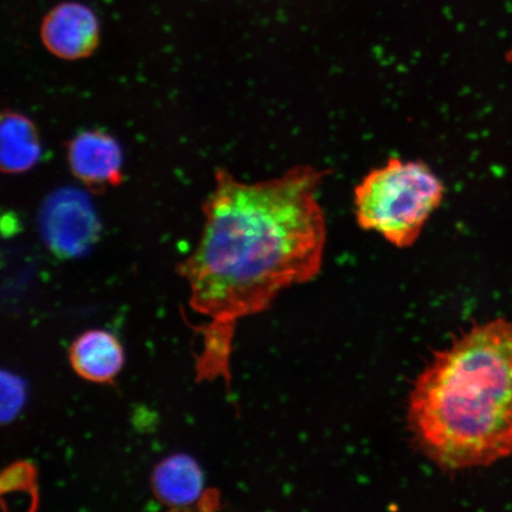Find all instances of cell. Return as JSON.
I'll return each instance as SVG.
<instances>
[{
    "label": "cell",
    "instance_id": "cell-1",
    "mask_svg": "<svg viewBox=\"0 0 512 512\" xmlns=\"http://www.w3.org/2000/svg\"><path fill=\"white\" fill-rule=\"evenodd\" d=\"M328 175L298 165L268 181L243 183L217 171L200 243L181 265L191 306L232 324L267 309L285 288L315 278L326 242L317 195Z\"/></svg>",
    "mask_w": 512,
    "mask_h": 512
},
{
    "label": "cell",
    "instance_id": "cell-2",
    "mask_svg": "<svg viewBox=\"0 0 512 512\" xmlns=\"http://www.w3.org/2000/svg\"><path fill=\"white\" fill-rule=\"evenodd\" d=\"M409 426L445 470L512 454V323L478 325L435 355L409 399Z\"/></svg>",
    "mask_w": 512,
    "mask_h": 512
},
{
    "label": "cell",
    "instance_id": "cell-3",
    "mask_svg": "<svg viewBox=\"0 0 512 512\" xmlns=\"http://www.w3.org/2000/svg\"><path fill=\"white\" fill-rule=\"evenodd\" d=\"M444 195V184L430 166L420 160L390 158L355 188L356 221L396 247H411Z\"/></svg>",
    "mask_w": 512,
    "mask_h": 512
},
{
    "label": "cell",
    "instance_id": "cell-4",
    "mask_svg": "<svg viewBox=\"0 0 512 512\" xmlns=\"http://www.w3.org/2000/svg\"><path fill=\"white\" fill-rule=\"evenodd\" d=\"M41 229L51 251L62 258H76L94 245L99 224L85 196L63 190L44 204Z\"/></svg>",
    "mask_w": 512,
    "mask_h": 512
},
{
    "label": "cell",
    "instance_id": "cell-5",
    "mask_svg": "<svg viewBox=\"0 0 512 512\" xmlns=\"http://www.w3.org/2000/svg\"><path fill=\"white\" fill-rule=\"evenodd\" d=\"M41 38L44 47L59 59H85L99 46V19L87 5L61 3L44 17Z\"/></svg>",
    "mask_w": 512,
    "mask_h": 512
},
{
    "label": "cell",
    "instance_id": "cell-6",
    "mask_svg": "<svg viewBox=\"0 0 512 512\" xmlns=\"http://www.w3.org/2000/svg\"><path fill=\"white\" fill-rule=\"evenodd\" d=\"M68 162L74 176L89 188L114 187L123 178V152L105 132L78 134L68 146Z\"/></svg>",
    "mask_w": 512,
    "mask_h": 512
},
{
    "label": "cell",
    "instance_id": "cell-7",
    "mask_svg": "<svg viewBox=\"0 0 512 512\" xmlns=\"http://www.w3.org/2000/svg\"><path fill=\"white\" fill-rule=\"evenodd\" d=\"M75 373L87 381L108 383L123 369L125 356L118 338L105 330H89L69 349Z\"/></svg>",
    "mask_w": 512,
    "mask_h": 512
},
{
    "label": "cell",
    "instance_id": "cell-8",
    "mask_svg": "<svg viewBox=\"0 0 512 512\" xmlns=\"http://www.w3.org/2000/svg\"><path fill=\"white\" fill-rule=\"evenodd\" d=\"M152 488L163 504L171 508H187L204 496L203 471L194 458L175 454L156 466Z\"/></svg>",
    "mask_w": 512,
    "mask_h": 512
},
{
    "label": "cell",
    "instance_id": "cell-9",
    "mask_svg": "<svg viewBox=\"0 0 512 512\" xmlns=\"http://www.w3.org/2000/svg\"><path fill=\"white\" fill-rule=\"evenodd\" d=\"M0 140V163L8 174L28 171L40 159L41 143L36 127L22 114L3 113Z\"/></svg>",
    "mask_w": 512,
    "mask_h": 512
},
{
    "label": "cell",
    "instance_id": "cell-10",
    "mask_svg": "<svg viewBox=\"0 0 512 512\" xmlns=\"http://www.w3.org/2000/svg\"><path fill=\"white\" fill-rule=\"evenodd\" d=\"M25 402V386L19 377L3 371L2 377V420H14Z\"/></svg>",
    "mask_w": 512,
    "mask_h": 512
},
{
    "label": "cell",
    "instance_id": "cell-11",
    "mask_svg": "<svg viewBox=\"0 0 512 512\" xmlns=\"http://www.w3.org/2000/svg\"><path fill=\"white\" fill-rule=\"evenodd\" d=\"M507 59H508V61H509V62H511V63H512V47H511V49L509 50V53L507 54Z\"/></svg>",
    "mask_w": 512,
    "mask_h": 512
}]
</instances>
